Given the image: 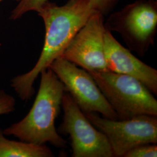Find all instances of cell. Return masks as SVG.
<instances>
[{
    "instance_id": "6da1fadb",
    "label": "cell",
    "mask_w": 157,
    "mask_h": 157,
    "mask_svg": "<svg viewBox=\"0 0 157 157\" xmlns=\"http://www.w3.org/2000/svg\"><path fill=\"white\" fill-rule=\"evenodd\" d=\"M95 12L90 8L89 0H69L62 6L48 1L40 8L37 12L43 19L45 29L43 50L34 67L11 82V86L22 100L32 97L36 79L62 56L75 35Z\"/></svg>"
},
{
    "instance_id": "7a4b0ae2",
    "label": "cell",
    "mask_w": 157,
    "mask_h": 157,
    "mask_svg": "<svg viewBox=\"0 0 157 157\" xmlns=\"http://www.w3.org/2000/svg\"><path fill=\"white\" fill-rule=\"evenodd\" d=\"M40 75L39 90L30 111L3 133L25 142L39 145L49 143L58 148H64L67 142L58 132L55 121L60 111L65 87L49 67Z\"/></svg>"
},
{
    "instance_id": "3957f363",
    "label": "cell",
    "mask_w": 157,
    "mask_h": 157,
    "mask_svg": "<svg viewBox=\"0 0 157 157\" xmlns=\"http://www.w3.org/2000/svg\"><path fill=\"white\" fill-rule=\"evenodd\" d=\"M89 73L116 112L118 120L139 115L157 117V100L137 79L108 69Z\"/></svg>"
},
{
    "instance_id": "277c9868",
    "label": "cell",
    "mask_w": 157,
    "mask_h": 157,
    "mask_svg": "<svg viewBox=\"0 0 157 157\" xmlns=\"http://www.w3.org/2000/svg\"><path fill=\"white\" fill-rule=\"evenodd\" d=\"M104 26L119 34L129 50L144 56L157 34V0H137L112 13Z\"/></svg>"
},
{
    "instance_id": "5b68a950",
    "label": "cell",
    "mask_w": 157,
    "mask_h": 157,
    "mask_svg": "<svg viewBox=\"0 0 157 157\" xmlns=\"http://www.w3.org/2000/svg\"><path fill=\"white\" fill-rule=\"evenodd\" d=\"M86 118L106 136L114 157L124 155L136 146L157 143V118L139 115L124 120L100 117L95 112H85Z\"/></svg>"
},
{
    "instance_id": "8992f818",
    "label": "cell",
    "mask_w": 157,
    "mask_h": 157,
    "mask_svg": "<svg viewBox=\"0 0 157 157\" xmlns=\"http://www.w3.org/2000/svg\"><path fill=\"white\" fill-rule=\"evenodd\" d=\"M61 107L63 111V122L58 132L69 136L72 157H114L106 136L95 128L66 91Z\"/></svg>"
},
{
    "instance_id": "52a82bcc",
    "label": "cell",
    "mask_w": 157,
    "mask_h": 157,
    "mask_svg": "<svg viewBox=\"0 0 157 157\" xmlns=\"http://www.w3.org/2000/svg\"><path fill=\"white\" fill-rule=\"evenodd\" d=\"M49 68L83 112L100 113L104 118L118 120L116 112L88 71L61 56Z\"/></svg>"
},
{
    "instance_id": "ba28073f",
    "label": "cell",
    "mask_w": 157,
    "mask_h": 157,
    "mask_svg": "<svg viewBox=\"0 0 157 157\" xmlns=\"http://www.w3.org/2000/svg\"><path fill=\"white\" fill-rule=\"evenodd\" d=\"M104 15L95 12L75 35L61 57L89 72L107 70Z\"/></svg>"
},
{
    "instance_id": "9c48e42d",
    "label": "cell",
    "mask_w": 157,
    "mask_h": 157,
    "mask_svg": "<svg viewBox=\"0 0 157 157\" xmlns=\"http://www.w3.org/2000/svg\"><path fill=\"white\" fill-rule=\"evenodd\" d=\"M104 52L108 70L137 79L152 94L157 95V70L136 58L130 51L121 45L106 29L104 34Z\"/></svg>"
},
{
    "instance_id": "30bf717a",
    "label": "cell",
    "mask_w": 157,
    "mask_h": 157,
    "mask_svg": "<svg viewBox=\"0 0 157 157\" xmlns=\"http://www.w3.org/2000/svg\"><path fill=\"white\" fill-rule=\"evenodd\" d=\"M54 157L50 148L45 146L8 139L0 130V157Z\"/></svg>"
},
{
    "instance_id": "8fae6325",
    "label": "cell",
    "mask_w": 157,
    "mask_h": 157,
    "mask_svg": "<svg viewBox=\"0 0 157 157\" xmlns=\"http://www.w3.org/2000/svg\"><path fill=\"white\" fill-rule=\"evenodd\" d=\"M48 0H19L17 6L12 11L10 19L17 20L30 11L37 12Z\"/></svg>"
},
{
    "instance_id": "7c38bea8",
    "label": "cell",
    "mask_w": 157,
    "mask_h": 157,
    "mask_svg": "<svg viewBox=\"0 0 157 157\" xmlns=\"http://www.w3.org/2000/svg\"><path fill=\"white\" fill-rule=\"evenodd\" d=\"M157 146L147 143L136 146L128 152L124 157H157Z\"/></svg>"
},
{
    "instance_id": "4fadbf2b",
    "label": "cell",
    "mask_w": 157,
    "mask_h": 157,
    "mask_svg": "<svg viewBox=\"0 0 157 157\" xmlns=\"http://www.w3.org/2000/svg\"><path fill=\"white\" fill-rule=\"evenodd\" d=\"M119 0H89L90 8L104 16L112 11Z\"/></svg>"
},
{
    "instance_id": "5bb4252c",
    "label": "cell",
    "mask_w": 157,
    "mask_h": 157,
    "mask_svg": "<svg viewBox=\"0 0 157 157\" xmlns=\"http://www.w3.org/2000/svg\"><path fill=\"white\" fill-rule=\"evenodd\" d=\"M16 101L12 95L0 90V115L9 114L15 109Z\"/></svg>"
},
{
    "instance_id": "9a60e30c",
    "label": "cell",
    "mask_w": 157,
    "mask_h": 157,
    "mask_svg": "<svg viewBox=\"0 0 157 157\" xmlns=\"http://www.w3.org/2000/svg\"><path fill=\"white\" fill-rule=\"evenodd\" d=\"M4 1V0H0V2H1V1Z\"/></svg>"
}]
</instances>
